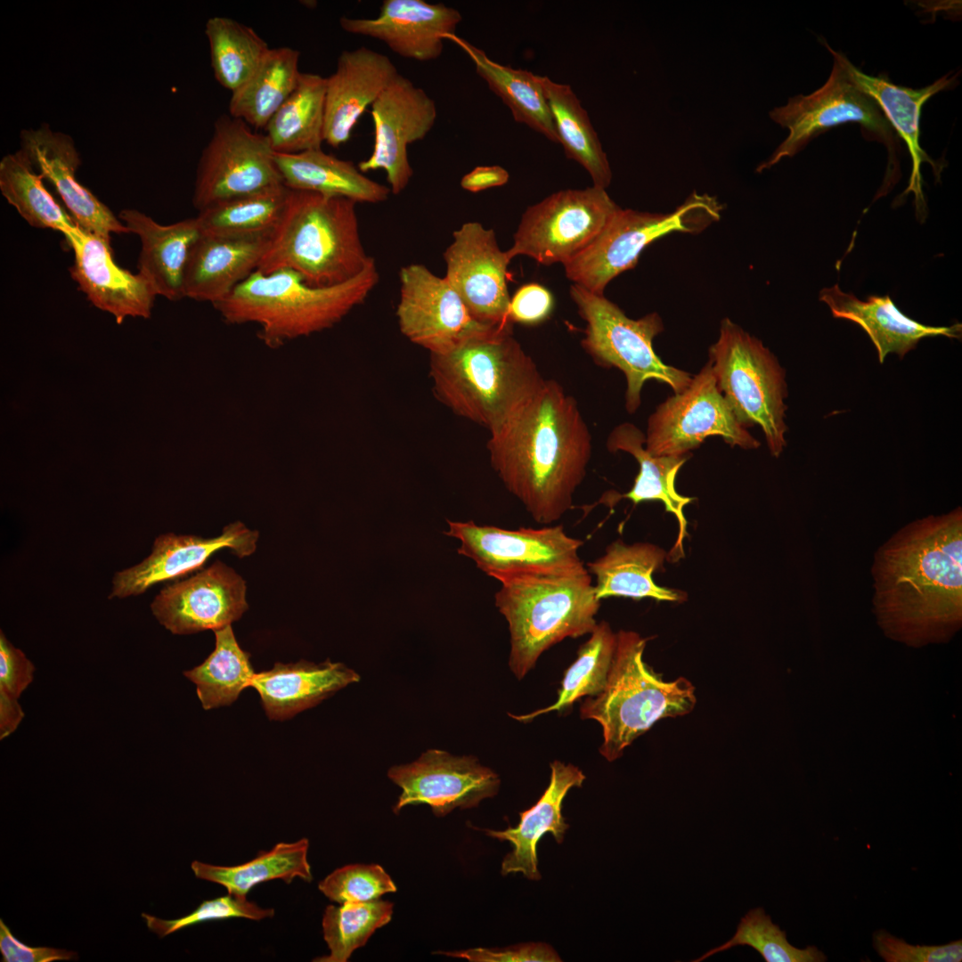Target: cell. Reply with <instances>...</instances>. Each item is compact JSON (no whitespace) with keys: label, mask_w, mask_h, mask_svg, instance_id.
Wrapping results in <instances>:
<instances>
[{"label":"cell","mask_w":962,"mask_h":962,"mask_svg":"<svg viewBox=\"0 0 962 962\" xmlns=\"http://www.w3.org/2000/svg\"><path fill=\"white\" fill-rule=\"evenodd\" d=\"M444 260V278L477 321L492 326L513 325L508 315L511 259L499 248L493 229L478 222L463 224L453 232Z\"/></svg>","instance_id":"2e32d148"},{"label":"cell","mask_w":962,"mask_h":962,"mask_svg":"<svg viewBox=\"0 0 962 962\" xmlns=\"http://www.w3.org/2000/svg\"><path fill=\"white\" fill-rule=\"evenodd\" d=\"M64 237L74 253L70 275L94 306L118 323L128 316L150 317L157 290L141 273L115 263L110 241L77 224Z\"/></svg>","instance_id":"7402d4cb"},{"label":"cell","mask_w":962,"mask_h":962,"mask_svg":"<svg viewBox=\"0 0 962 962\" xmlns=\"http://www.w3.org/2000/svg\"><path fill=\"white\" fill-rule=\"evenodd\" d=\"M550 784L541 798L530 809L519 813L517 827L504 830L485 829V833L501 841H509L513 850L501 863V874L522 873L530 880H540L538 870L537 844L545 833H551L558 844L564 840L569 827L561 813V806L567 792L582 787L585 780L583 771L573 764L559 761L550 763Z\"/></svg>","instance_id":"4316f807"},{"label":"cell","mask_w":962,"mask_h":962,"mask_svg":"<svg viewBox=\"0 0 962 962\" xmlns=\"http://www.w3.org/2000/svg\"><path fill=\"white\" fill-rule=\"evenodd\" d=\"M0 192L32 227L53 229L64 235L77 225L45 188L44 178L20 149L0 160Z\"/></svg>","instance_id":"ab89813d"},{"label":"cell","mask_w":962,"mask_h":962,"mask_svg":"<svg viewBox=\"0 0 962 962\" xmlns=\"http://www.w3.org/2000/svg\"><path fill=\"white\" fill-rule=\"evenodd\" d=\"M715 198L693 192L672 213L619 208L597 238L564 265L567 277L587 290L604 294L607 284L632 269L642 251L673 232H699L720 217Z\"/></svg>","instance_id":"8fae6325"},{"label":"cell","mask_w":962,"mask_h":962,"mask_svg":"<svg viewBox=\"0 0 962 962\" xmlns=\"http://www.w3.org/2000/svg\"><path fill=\"white\" fill-rule=\"evenodd\" d=\"M616 648L603 691L583 702L580 714L602 727L599 753L608 762L658 721L690 713L696 689L685 677L665 681L643 658L648 639L633 631L616 633Z\"/></svg>","instance_id":"8992f818"},{"label":"cell","mask_w":962,"mask_h":962,"mask_svg":"<svg viewBox=\"0 0 962 962\" xmlns=\"http://www.w3.org/2000/svg\"><path fill=\"white\" fill-rule=\"evenodd\" d=\"M819 300L828 306L835 318L852 321L867 332L876 348L880 363L891 353L903 358L926 337L960 338V323L948 327L919 323L903 314L888 295H873L862 301L835 284L820 290Z\"/></svg>","instance_id":"f1b7e54d"},{"label":"cell","mask_w":962,"mask_h":962,"mask_svg":"<svg viewBox=\"0 0 962 962\" xmlns=\"http://www.w3.org/2000/svg\"><path fill=\"white\" fill-rule=\"evenodd\" d=\"M873 607L893 639H950L962 619V509L915 519L875 552Z\"/></svg>","instance_id":"6da1fadb"},{"label":"cell","mask_w":962,"mask_h":962,"mask_svg":"<svg viewBox=\"0 0 962 962\" xmlns=\"http://www.w3.org/2000/svg\"><path fill=\"white\" fill-rule=\"evenodd\" d=\"M330 901L339 904L367 902L396 891L384 868L377 864H352L335 869L318 885Z\"/></svg>","instance_id":"7dc6e473"},{"label":"cell","mask_w":962,"mask_h":962,"mask_svg":"<svg viewBox=\"0 0 962 962\" xmlns=\"http://www.w3.org/2000/svg\"><path fill=\"white\" fill-rule=\"evenodd\" d=\"M456 9L424 0H384L373 18L341 17L347 33L383 42L395 54L417 61L439 58L445 36L455 33L461 21Z\"/></svg>","instance_id":"cb8c5ba5"},{"label":"cell","mask_w":962,"mask_h":962,"mask_svg":"<svg viewBox=\"0 0 962 962\" xmlns=\"http://www.w3.org/2000/svg\"><path fill=\"white\" fill-rule=\"evenodd\" d=\"M20 149L44 180L50 182L76 224L110 242L112 233H128L113 212L77 179L81 159L74 139L49 124L20 133Z\"/></svg>","instance_id":"44dd1931"},{"label":"cell","mask_w":962,"mask_h":962,"mask_svg":"<svg viewBox=\"0 0 962 962\" xmlns=\"http://www.w3.org/2000/svg\"><path fill=\"white\" fill-rule=\"evenodd\" d=\"M490 462L538 524L559 520L585 478L592 441L576 400L556 380L489 429Z\"/></svg>","instance_id":"7a4b0ae2"},{"label":"cell","mask_w":962,"mask_h":962,"mask_svg":"<svg viewBox=\"0 0 962 962\" xmlns=\"http://www.w3.org/2000/svg\"><path fill=\"white\" fill-rule=\"evenodd\" d=\"M118 218L141 240L138 273L150 281L159 296L172 301L183 298L187 260L202 234L197 217L160 224L142 211L125 208Z\"/></svg>","instance_id":"83f0119b"},{"label":"cell","mask_w":962,"mask_h":962,"mask_svg":"<svg viewBox=\"0 0 962 962\" xmlns=\"http://www.w3.org/2000/svg\"><path fill=\"white\" fill-rule=\"evenodd\" d=\"M709 363L720 392L738 421L746 428L759 426L772 456L787 442V395L785 371L761 340L730 319L721 322L717 341L709 348Z\"/></svg>","instance_id":"30bf717a"},{"label":"cell","mask_w":962,"mask_h":962,"mask_svg":"<svg viewBox=\"0 0 962 962\" xmlns=\"http://www.w3.org/2000/svg\"><path fill=\"white\" fill-rule=\"evenodd\" d=\"M555 129L566 155L589 173L593 186L607 189L612 179L607 154L587 111L571 86L540 76Z\"/></svg>","instance_id":"74e56055"},{"label":"cell","mask_w":962,"mask_h":962,"mask_svg":"<svg viewBox=\"0 0 962 962\" xmlns=\"http://www.w3.org/2000/svg\"><path fill=\"white\" fill-rule=\"evenodd\" d=\"M645 439V435L635 425L624 422L613 428L606 444L609 452L622 451L632 454L640 466L632 487L621 496L635 505L647 501H661L665 511L675 516L679 533L666 558L674 562L684 556L683 540L688 535L683 509L694 500L678 493L674 481L690 454L654 456L647 451Z\"/></svg>","instance_id":"1f68e13d"},{"label":"cell","mask_w":962,"mask_h":962,"mask_svg":"<svg viewBox=\"0 0 962 962\" xmlns=\"http://www.w3.org/2000/svg\"><path fill=\"white\" fill-rule=\"evenodd\" d=\"M709 436L743 449L761 444L738 421L708 361L682 392L668 397L649 416L645 447L654 456L685 455Z\"/></svg>","instance_id":"5bb4252c"},{"label":"cell","mask_w":962,"mask_h":962,"mask_svg":"<svg viewBox=\"0 0 962 962\" xmlns=\"http://www.w3.org/2000/svg\"><path fill=\"white\" fill-rule=\"evenodd\" d=\"M591 636L577 652L575 662L567 669L556 701L542 709L519 715H510L521 722H528L539 715L562 712L583 697H596L606 687L612 666L616 633L608 623H598Z\"/></svg>","instance_id":"b9f144b4"},{"label":"cell","mask_w":962,"mask_h":962,"mask_svg":"<svg viewBox=\"0 0 962 962\" xmlns=\"http://www.w3.org/2000/svg\"><path fill=\"white\" fill-rule=\"evenodd\" d=\"M392 914L393 903L379 899L327 906L322 917V931L330 954L314 961H347L377 929L389 923Z\"/></svg>","instance_id":"f6af8a7d"},{"label":"cell","mask_w":962,"mask_h":962,"mask_svg":"<svg viewBox=\"0 0 962 962\" xmlns=\"http://www.w3.org/2000/svg\"><path fill=\"white\" fill-rule=\"evenodd\" d=\"M374 142L371 156L358 164L362 173L384 170L390 192L401 193L413 175L409 144L423 140L435 125V101L410 79L398 74L372 104Z\"/></svg>","instance_id":"d6986e66"},{"label":"cell","mask_w":962,"mask_h":962,"mask_svg":"<svg viewBox=\"0 0 962 962\" xmlns=\"http://www.w3.org/2000/svg\"><path fill=\"white\" fill-rule=\"evenodd\" d=\"M355 205L342 197L290 190L257 270L291 269L313 287L355 278L373 259L360 237Z\"/></svg>","instance_id":"277c9868"},{"label":"cell","mask_w":962,"mask_h":962,"mask_svg":"<svg viewBox=\"0 0 962 962\" xmlns=\"http://www.w3.org/2000/svg\"><path fill=\"white\" fill-rule=\"evenodd\" d=\"M379 278L374 259L355 278L330 287H313L291 269L256 270L214 306L229 323L258 324L259 338L276 347L335 325L364 302Z\"/></svg>","instance_id":"5b68a950"},{"label":"cell","mask_w":962,"mask_h":962,"mask_svg":"<svg viewBox=\"0 0 962 962\" xmlns=\"http://www.w3.org/2000/svg\"><path fill=\"white\" fill-rule=\"evenodd\" d=\"M326 77L301 72L297 85L265 127L275 153L322 148L324 142Z\"/></svg>","instance_id":"d590c367"},{"label":"cell","mask_w":962,"mask_h":962,"mask_svg":"<svg viewBox=\"0 0 962 962\" xmlns=\"http://www.w3.org/2000/svg\"><path fill=\"white\" fill-rule=\"evenodd\" d=\"M494 599L509 625V665L518 680L553 645L590 634L598 624L595 616L600 607L587 569L508 581Z\"/></svg>","instance_id":"52a82bcc"},{"label":"cell","mask_w":962,"mask_h":962,"mask_svg":"<svg viewBox=\"0 0 962 962\" xmlns=\"http://www.w3.org/2000/svg\"><path fill=\"white\" fill-rule=\"evenodd\" d=\"M508 171L501 166H477L462 176L461 186L470 192H479L502 186L509 181Z\"/></svg>","instance_id":"11a10c76"},{"label":"cell","mask_w":962,"mask_h":962,"mask_svg":"<svg viewBox=\"0 0 962 962\" xmlns=\"http://www.w3.org/2000/svg\"><path fill=\"white\" fill-rule=\"evenodd\" d=\"M265 134L243 120L220 116L197 166L192 203L200 211L218 202L284 184Z\"/></svg>","instance_id":"9a60e30c"},{"label":"cell","mask_w":962,"mask_h":962,"mask_svg":"<svg viewBox=\"0 0 962 962\" xmlns=\"http://www.w3.org/2000/svg\"><path fill=\"white\" fill-rule=\"evenodd\" d=\"M204 32L215 78L231 93L248 80L270 49L252 28L229 17L209 18Z\"/></svg>","instance_id":"7bdbcfd3"},{"label":"cell","mask_w":962,"mask_h":962,"mask_svg":"<svg viewBox=\"0 0 962 962\" xmlns=\"http://www.w3.org/2000/svg\"><path fill=\"white\" fill-rule=\"evenodd\" d=\"M553 308V296L547 288L536 282L526 283L510 297L509 320L512 323L537 325L550 316Z\"/></svg>","instance_id":"816d5d0a"},{"label":"cell","mask_w":962,"mask_h":962,"mask_svg":"<svg viewBox=\"0 0 962 962\" xmlns=\"http://www.w3.org/2000/svg\"><path fill=\"white\" fill-rule=\"evenodd\" d=\"M299 56L289 46L270 48L248 80L232 93L229 115L265 129L297 85Z\"/></svg>","instance_id":"8d00e7d4"},{"label":"cell","mask_w":962,"mask_h":962,"mask_svg":"<svg viewBox=\"0 0 962 962\" xmlns=\"http://www.w3.org/2000/svg\"><path fill=\"white\" fill-rule=\"evenodd\" d=\"M666 551L650 542L625 544L612 542L605 553L587 563V570L596 578L594 591L598 599L624 597L632 599L650 598L657 601L681 602L685 592L662 587L653 580L656 571L664 569Z\"/></svg>","instance_id":"d6a6232c"},{"label":"cell","mask_w":962,"mask_h":962,"mask_svg":"<svg viewBox=\"0 0 962 962\" xmlns=\"http://www.w3.org/2000/svg\"><path fill=\"white\" fill-rule=\"evenodd\" d=\"M845 63L854 83L878 102L900 139L906 143L912 160V170L909 186L901 193V197L911 192H914L917 210L923 214L925 202L922 191L921 164L929 163L935 175H939L941 167L920 147L921 109L933 95L952 88L958 82V73L950 72L931 85L919 89H912L894 85L885 76L867 75L847 58Z\"/></svg>","instance_id":"f546056e"},{"label":"cell","mask_w":962,"mask_h":962,"mask_svg":"<svg viewBox=\"0 0 962 962\" xmlns=\"http://www.w3.org/2000/svg\"><path fill=\"white\" fill-rule=\"evenodd\" d=\"M452 958H465L471 962H558L561 961L553 948L546 943L531 942L512 945L502 949L475 948L458 951H438Z\"/></svg>","instance_id":"f907efd6"},{"label":"cell","mask_w":962,"mask_h":962,"mask_svg":"<svg viewBox=\"0 0 962 962\" xmlns=\"http://www.w3.org/2000/svg\"><path fill=\"white\" fill-rule=\"evenodd\" d=\"M873 947L886 962H960L962 941L943 945H912L886 930L873 933Z\"/></svg>","instance_id":"681fc988"},{"label":"cell","mask_w":962,"mask_h":962,"mask_svg":"<svg viewBox=\"0 0 962 962\" xmlns=\"http://www.w3.org/2000/svg\"><path fill=\"white\" fill-rule=\"evenodd\" d=\"M570 297L586 322L582 346L594 362L620 370L626 379L625 407L634 413L641 403V390L648 379L682 392L691 382L690 374L664 363L653 349V339L664 330L656 312L632 319L604 294H597L572 283Z\"/></svg>","instance_id":"9c48e42d"},{"label":"cell","mask_w":962,"mask_h":962,"mask_svg":"<svg viewBox=\"0 0 962 962\" xmlns=\"http://www.w3.org/2000/svg\"><path fill=\"white\" fill-rule=\"evenodd\" d=\"M246 583L216 561L179 583L166 586L151 605L153 616L174 634L214 632L231 625L248 609Z\"/></svg>","instance_id":"ffe728a7"},{"label":"cell","mask_w":962,"mask_h":962,"mask_svg":"<svg viewBox=\"0 0 962 962\" xmlns=\"http://www.w3.org/2000/svg\"><path fill=\"white\" fill-rule=\"evenodd\" d=\"M444 39L459 45L469 55L477 75L509 107L517 122L530 126L550 141L558 143L539 75L500 64L455 33L445 36Z\"/></svg>","instance_id":"e575fe53"},{"label":"cell","mask_w":962,"mask_h":962,"mask_svg":"<svg viewBox=\"0 0 962 962\" xmlns=\"http://www.w3.org/2000/svg\"><path fill=\"white\" fill-rule=\"evenodd\" d=\"M429 376L440 402L456 415L485 427L501 422L543 383L512 325L471 334L430 355Z\"/></svg>","instance_id":"3957f363"},{"label":"cell","mask_w":962,"mask_h":962,"mask_svg":"<svg viewBox=\"0 0 962 962\" xmlns=\"http://www.w3.org/2000/svg\"><path fill=\"white\" fill-rule=\"evenodd\" d=\"M359 681V674L341 663L301 660L276 663L272 669L255 674L250 687L258 692L269 719L285 720Z\"/></svg>","instance_id":"4dcf8cb0"},{"label":"cell","mask_w":962,"mask_h":962,"mask_svg":"<svg viewBox=\"0 0 962 962\" xmlns=\"http://www.w3.org/2000/svg\"><path fill=\"white\" fill-rule=\"evenodd\" d=\"M34 672L32 662L10 642L1 631L0 692L18 699L32 682Z\"/></svg>","instance_id":"f5cc1de1"},{"label":"cell","mask_w":962,"mask_h":962,"mask_svg":"<svg viewBox=\"0 0 962 962\" xmlns=\"http://www.w3.org/2000/svg\"><path fill=\"white\" fill-rule=\"evenodd\" d=\"M273 232L241 236L202 233L187 260L184 298L213 306L223 300L257 269Z\"/></svg>","instance_id":"484cf974"},{"label":"cell","mask_w":962,"mask_h":962,"mask_svg":"<svg viewBox=\"0 0 962 962\" xmlns=\"http://www.w3.org/2000/svg\"><path fill=\"white\" fill-rule=\"evenodd\" d=\"M824 43L834 59L828 78L813 93L791 97L786 105L770 111V118L787 128L788 135L771 156L756 167V172L770 168L784 158L795 156L829 128L855 123L860 126L866 140L881 143L887 150V175L883 192L896 176L900 137L878 102L851 77L846 56Z\"/></svg>","instance_id":"ba28073f"},{"label":"cell","mask_w":962,"mask_h":962,"mask_svg":"<svg viewBox=\"0 0 962 962\" xmlns=\"http://www.w3.org/2000/svg\"><path fill=\"white\" fill-rule=\"evenodd\" d=\"M0 951L4 962H52L77 958L76 952L63 949L28 946L12 935L2 919H0Z\"/></svg>","instance_id":"db71d44e"},{"label":"cell","mask_w":962,"mask_h":962,"mask_svg":"<svg viewBox=\"0 0 962 962\" xmlns=\"http://www.w3.org/2000/svg\"><path fill=\"white\" fill-rule=\"evenodd\" d=\"M283 183L290 190L342 197L356 203H379L390 194L389 187L373 181L348 160L320 149L294 154L275 153Z\"/></svg>","instance_id":"836d02e7"},{"label":"cell","mask_w":962,"mask_h":962,"mask_svg":"<svg viewBox=\"0 0 962 962\" xmlns=\"http://www.w3.org/2000/svg\"><path fill=\"white\" fill-rule=\"evenodd\" d=\"M274 909L259 907L255 902L247 900V897H239L232 894L215 898L202 901L192 913L177 919H161L149 914L143 913L147 927L159 937L163 938L182 928L192 926L209 920H220L234 917H243L252 920H261L273 917Z\"/></svg>","instance_id":"c3c4849f"},{"label":"cell","mask_w":962,"mask_h":962,"mask_svg":"<svg viewBox=\"0 0 962 962\" xmlns=\"http://www.w3.org/2000/svg\"><path fill=\"white\" fill-rule=\"evenodd\" d=\"M399 278V329L430 355L444 352L466 337L494 327L477 321L447 280L425 265L404 266Z\"/></svg>","instance_id":"ac0fdd59"},{"label":"cell","mask_w":962,"mask_h":962,"mask_svg":"<svg viewBox=\"0 0 962 962\" xmlns=\"http://www.w3.org/2000/svg\"><path fill=\"white\" fill-rule=\"evenodd\" d=\"M214 651L200 665L183 675L196 685L205 710L229 705L250 687L255 676L249 654L238 644L231 625L215 631Z\"/></svg>","instance_id":"60d3db41"},{"label":"cell","mask_w":962,"mask_h":962,"mask_svg":"<svg viewBox=\"0 0 962 962\" xmlns=\"http://www.w3.org/2000/svg\"><path fill=\"white\" fill-rule=\"evenodd\" d=\"M258 532L236 521L224 527L219 536L159 535L151 553L141 563L117 572L109 598L123 599L143 593L151 586L200 569L216 551L228 549L243 558L257 549Z\"/></svg>","instance_id":"603a6c76"},{"label":"cell","mask_w":962,"mask_h":962,"mask_svg":"<svg viewBox=\"0 0 962 962\" xmlns=\"http://www.w3.org/2000/svg\"><path fill=\"white\" fill-rule=\"evenodd\" d=\"M387 776L402 789L395 813L407 805L428 804L436 817L477 806L498 793L501 782L477 758L438 749L424 752L412 763L391 767Z\"/></svg>","instance_id":"e0dca14e"},{"label":"cell","mask_w":962,"mask_h":962,"mask_svg":"<svg viewBox=\"0 0 962 962\" xmlns=\"http://www.w3.org/2000/svg\"><path fill=\"white\" fill-rule=\"evenodd\" d=\"M739 945L753 948L766 962L827 961V956L814 945L798 949L789 943L786 932L772 922L762 908L749 910L740 919L737 931L730 940L692 961H703L718 952Z\"/></svg>","instance_id":"bcb514c9"},{"label":"cell","mask_w":962,"mask_h":962,"mask_svg":"<svg viewBox=\"0 0 962 962\" xmlns=\"http://www.w3.org/2000/svg\"><path fill=\"white\" fill-rule=\"evenodd\" d=\"M290 189L284 184L212 205L196 216L204 234L241 236L273 232L283 213Z\"/></svg>","instance_id":"ee69618b"},{"label":"cell","mask_w":962,"mask_h":962,"mask_svg":"<svg viewBox=\"0 0 962 962\" xmlns=\"http://www.w3.org/2000/svg\"><path fill=\"white\" fill-rule=\"evenodd\" d=\"M398 74L379 52L365 46L343 51L336 70L326 77L324 142L334 148L346 143L362 115Z\"/></svg>","instance_id":"d4e9b609"},{"label":"cell","mask_w":962,"mask_h":962,"mask_svg":"<svg viewBox=\"0 0 962 962\" xmlns=\"http://www.w3.org/2000/svg\"><path fill=\"white\" fill-rule=\"evenodd\" d=\"M620 208L605 189L558 191L526 208L507 250L512 260L526 256L537 263L563 265L586 249Z\"/></svg>","instance_id":"4fadbf2b"},{"label":"cell","mask_w":962,"mask_h":962,"mask_svg":"<svg viewBox=\"0 0 962 962\" xmlns=\"http://www.w3.org/2000/svg\"><path fill=\"white\" fill-rule=\"evenodd\" d=\"M445 534L460 542L457 552L501 583L514 579L568 575L586 570L583 544L563 526L504 529L472 520H447Z\"/></svg>","instance_id":"7c38bea8"},{"label":"cell","mask_w":962,"mask_h":962,"mask_svg":"<svg viewBox=\"0 0 962 962\" xmlns=\"http://www.w3.org/2000/svg\"><path fill=\"white\" fill-rule=\"evenodd\" d=\"M308 847V839L301 838L293 843H279L243 864L216 866L194 860L191 868L196 877L224 886L229 894L247 897L255 885L271 880L281 879L290 884L299 877L312 881Z\"/></svg>","instance_id":"f35d334b"},{"label":"cell","mask_w":962,"mask_h":962,"mask_svg":"<svg viewBox=\"0 0 962 962\" xmlns=\"http://www.w3.org/2000/svg\"><path fill=\"white\" fill-rule=\"evenodd\" d=\"M23 717L24 713L18 699L0 692V738L4 739L12 734Z\"/></svg>","instance_id":"9f6ffc18"}]
</instances>
